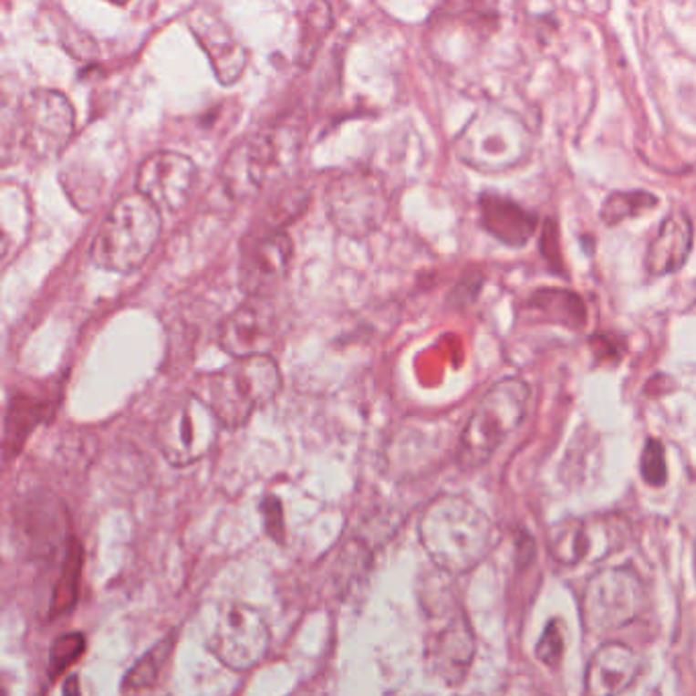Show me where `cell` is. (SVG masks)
I'll return each instance as SVG.
<instances>
[{
	"label": "cell",
	"instance_id": "cell-11",
	"mask_svg": "<svg viewBox=\"0 0 696 696\" xmlns=\"http://www.w3.org/2000/svg\"><path fill=\"white\" fill-rule=\"evenodd\" d=\"M327 213L341 234L369 235L382 225L389 213V194L382 178L366 170L339 176L327 191Z\"/></svg>",
	"mask_w": 696,
	"mask_h": 696
},
{
	"label": "cell",
	"instance_id": "cell-9",
	"mask_svg": "<svg viewBox=\"0 0 696 696\" xmlns=\"http://www.w3.org/2000/svg\"><path fill=\"white\" fill-rule=\"evenodd\" d=\"M629 537V525L618 514L570 517L547 529V549L554 560L574 568L580 564H597L618 552Z\"/></svg>",
	"mask_w": 696,
	"mask_h": 696
},
{
	"label": "cell",
	"instance_id": "cell-1",
	"mask_svg": "<svg viewBox=\"0 0 696 696\" xmlns=\"http://www.w3.org/2000/svg\"><path fill=\"white\" fill-rule=\"evenodd\" d=\"M419 541L441 572H472L493 545V521L460 494H441L427 504L419 521Z\"/></svg>",
	"mask_w": 696,
	"mask_h": 696
},
{
	"label": "cell",
	"instance_id": "cell-15",
	"mask_svg": "<svg viewBox=\"0 0 696 696\" xmlns=\"http://www.w3.org/2000/svg\"><path fill=\"white\" fill-rule=\"evenodd\" d=\"M196 188L194 161L178 151H156L137 171V192L160 211H178L191 201Z\"/></svg>",
	"mask_w": 696,
	"mask_h": 696
},
{
	"label": "cell",
	"instance_id": "cell-20",
	"mask_svg": "<svg viewBox=\"0 0 696 696\" xmlns=\"http://www.w3.org/2000/svg\"><path fill=\"white\" fill-rule=\"evenodd\" d=\"M480 221L483 227L509 247H525L537 229V214L503 194H480Z\"/></svg>",
	"mask_w": 696,
	"mask_h": 696
},
{
	"label": "cell",
	"instance_id": "cell-13",
	"mask_svg": "<svg viewBox=\"0 0 696 696\" xmlns=\"http://www.w3.org/2000/svg\"><path fill=\"white\" fill-rule=\"evenodd\" d=\"M476 656V638L468 615L453 607L443 621L429 631L425 641V666L435 680L460 686L470 674Z\"/></svg>",
	"mask_w": 696,
	"mask_h": 696
},
{
	"label": "cell",
	"instance_id": "cell-27",
	"mask_svg": "<svg viewBox=\"0 0 696 696\" xmlns=\"http://www.w3.org/2000/svg\"><path fill=\"white\" fill-rule=\"evenodd\" d=\"M86 651V638L82 633H66L59 635L51 646L49 656V676L57 678L64 674L68 668L80 660V656Z\"/></svg>",
	"mask_w": 696,
	"mask_h": 696
},
{
	"label": "cell",
	"instance_id": "cell-29",
	"mask_svg": "<svg viewBox=\"0 0 696 696\" xmlns=\"http://www.w3.org/2000/svg\"><path fill=\"white\" fill-rule=\"evenodd\" d=\"M564 629H562V621L560 618H552L545 625L544 635H541L537 646H535V658L541 661V664L547 668H557L562 664L564 658Z\"/></svg>",
	"mask_w": 696,
	"mask_h": 696
},
{
	"label": "cell",
	"instance_id": "cell-17",
	"mask_svg": "<svg viewBox=\"0 0 696 696\" xmlns=\"http://www.w3.org/2000/svg\"><path fill=\"white\" fill-rule=\"evenodd\" d=\"M188 27H191L194 39L201 43L204 54L209 56L221 84L229 86L242 78L247 66V51L217 13L206 6L194 8L188 15Z\"/></svg>",
	"mask_w": 696,
	"mask_h": 696
},
{
	"label": "cell",
	"instance_id": "cell-14",
	"mask_svg": "<svg viewBox=\"0 0 696 696\" xmlns=\"http://www.w3.org/2000/svg\"><path fill=\"white\" fill-rule=\"evenodd\" d=\"M280 338V315L272 298L247 296L219 323V346L234 358L272 356Z\"/></svg>",
	"mask_w": 696,
	"mask_h": 696
},
{
	"label": "cell",
	"instance_id": "cell-28",
	"mask_svg": "<svg viewBox=\"0 0 696 696\" xmlns=\"http://www.w3.org/2000/svg\"><path fill=\"white\" fill-rule=\"evenodd\" d=\"M639 472H641V478L646 480V484L649 486L660 488L666 484L668 480L666 450H664V443L654 440V437H649L646 445H643Z\"/></svg>",
	"mask_w": 696,
	"mask_h": 696
},
{
	"label": "cell",
	"instance_id": "cell-10",
	"mask_svg": "<svg viewBox=\"0 0 696 696\" xmlns=\"http://www.w3.org/2000/svg\"><path fill=\"white\" fill-rule=\"evenodd\" d=\"M270 625L255 607L239 603H227L214 621L209 638V649L223 666L234 672L262 664L270 649Z\"/></svg>",
	"mask_w": 696,
	"mask_h": 696
},
{
	"label": "cell",
	"instance_id": "cell-2",
	"mask_svg": "<svg viewBox=\"0 0 696 696\" xmlns=\"http://www.w3.org/2000/svg\"><path fill=\"white\" fill-rule=\"evenodd\" d=\"M282 389V374L272 356L235 358L217 372L196 376L192 390L209 405L223 427L237 429L276 399Z\"/></svg>",
	"mask_w": 696,
	"mask_h": 696
},
{
	"label": "cell",
	"instance_id": "cell-19",
	"mask_svg": "<svg viewBox=\"0 0 696 696\" xmlns=\"http://www.w3.org/2000/svg\"><path fill=\"white\" fill-rule=\"evenodd\" d=\"M694 244L692 221L684 211H672L661 221L656 237L646 252V270L649 276H670L684 268Z\"/></svg>",
	"mask_w": 696,
	"mask_h": 696
},
{
	"label": "cell",
	"instance_id": "cell-30",
	"mask_svg": "<svg viewBox=\"0 0 696 696\" xmlns=\"http://www.w3.org/2000/svg\"><path fill=\"white\" fill-rule=\"evenodd\" d=\"M109 3H113V5H117V6H125V5L129 3V0H109Z\"/></svg>",
	"mask_w": 696,
	"mask_h": 696
},
{
	"label": "cell",
	"instance_id": "cell-12",
	"mask_svg": "<svg viewBox=\"0 0 696 696\" xmlns=\"http://www.w3.org/2000/svg\"><path fill=\"white\" fill-rule=\"evenodd\" d=\"M21 141L33 158L47 160L66 148L74 133V107L56 90H33L19 109Z\"/></svg>",
	"mask_w": 696,
	"mask_h": 696
},
{
	"label": "cell",
	"instance_id": "cell-21",
	"mask_svg": "<svg viewBox=\"0 0 696 696\" xmlns=\"http://www.w3.org/2000/svg\"><path fill=\"white\" fill-rule=\"evenodd\" d=\"M49 402L29 394H15L8 402L5 421V453L6 458L19 453L27 437L36 431L37 425L49 417Z\"/></svg>",
	"mask_w": 696,
	"mask_h": 696
},
{
	"label": "cell",
	"instance_id": "cell-5",
	"mask_svg": "<svg viewBox=\"0 0 696 696\" xmlns=\"http://www.w3.org/2000/svg\"><path fill=\"white\" fill-rule=\"evenodd\" d=\"M646 584L631 566L598 570L584 587L580 617L584 631L607 638L639 618L646 608Z\"/></svg>",
	"mask_w": 696,
	"mask_h": 696
},
{
	"label": "cell",
	"instance_id": "cell-25",
	"mask_svg": "<svg viewBox=\"0 0 696 696\" xmlns=\"http://www.w3.org/2000/svg\"><path fill=\"white\" fill-rule=\"evenodd\" d=\"M660 199L648 191H617L611 192L600 206V219L605 225H621L627 219H638L648 211H654Z\"/></svg>",
	"mask_w": 696,
	"mask_h": 696
},
{
	"label": "cell",
	"instance_id": "cell-4",
	"mask_svg": "<svg viewBox=\"0 0 696 696\" xmlns=\"http://www.w3.org/2000/svg\"><path fill=\"white\" fill-rule=\"evenodd\" d=\"M529 399V384L514 376L498 380L484 392L455 445V463L462 472H476L493 460L525 421Z\"/></svg>",
	"mask_w": 696,
	"mask_h": 696
},
{
	"label": "cell",
	"instance_id": "cell-24",
	"mask_svg": "<svg viewBox=\"0 0 696 696\" xmlns=\"http://www.w3.org/2000/svg\"><path fill=\"white\" fill-rule=\"evenodd\" d=\"M174 643H176V633H171L168 635V638L158 641L148 654L137 660V664L129 670L121 689L125 692L153 689L160 680V674L164 672L171 651H174Z\"/></svg>",
	"mask_w": 696,
	"mask_h": 696
},
{
	"label": "cell",
	"instance_id": "cell-23",
	"mask_svg": "<svg viewBox=\"0 0 696 696\" xmlns=\"http://www.w3.org/2000/svg\"><path fill=\"white\" fill-rule=\"evenodd\" d=\"M82 566H84V549L76 539H70L66 547V560L59 572V578L54 588V598H51V615H64L72 611L74 605L78 603L80 580H82Z\"/></svg>",
	"mask_w": 696,
	"mask_h": 696
},
{
	"label": "cell",
	"instance_id": "cell-18",
	"mask_svg": "<svg viewBox=\"0 0 696 696\" xmlns=\"http://www.w3.org/2000/svg\"><path fill=\"white\" fill-rule=\"evenodd\" d=\"M643 668L641 656L623 641H607L592 654L584 672V692L592 696L621 694Z\"/></svg>",
	"mask_w": 696,
	"mask_h": 696
},
{
	"label": "cell",
	"instance_id": "cell-8",
	"mask_svg": "<svg viewBox=\"0 0 696 696\" xmlns=\"http://www.w3.org/2000/svg\"><path fill=\"white\" fill-rule=\"evenodd\" d=\"M221 427L209 405L188 392L160 417L156 443L171 466L186 468L213 452Z\"/></svg>",
	"mask_w": 696,
	"mask_h": 696
},
{
	"label": "cell",
	"instance_id": "cell-22",
	"mask_svg": "<svg viewBox=\"0 0 696 696\" xmlns=\"http://www.w3.org/2000/svg\"><path fill=\"white\" fill-rule=\"evenodd\" d=\"M529 306L547 323L564 325L568 329H582L587 323V306L582 298L570 290L541 288L529 298Z\"/></svg>",
	"mask_w": 696,
	"mask_h": 696
},
{
	"label": "cell",
	"instance_id": "cell-16",
	"mask_svg": "<svg viewBox=\"0 0 696 696\" xmlns=\"http://www.w3.org/2000/svg\"><path fill=\"white\" fill-rule=\"evenodd\" d=\"M292 262V242L282 231L249 239L239 264V286L247 296L272 298Z\"/></svg>",
	"mask_w": 696,
	"mask_h": 696
},
{
	"label": "cell",
	"instance_id": "cell-7",
	"mask_svg": "<svg viewBox=\"0 0 696 696\" xmlns=\"http://www.w3.org/2000/svg\"><path fill=\"white\" fill-rule=\"evenodd\" d=\"M298 156V133L292 129H274L244 141L231 153L225 166V186L235 199L252 196L276 176L295 166Z\"/></svg>",
	"mask_w": 696,
	"mask_h": 696
},
{
	"label": "cell",
	"instance_id": "cell-6",
	"mask_svg": "<svg viewBox=\"0 0 696 696\" xmlns=\"http://www.w3.org/2000/svg\"><path fill=\"white\" fill-rule=\"evenodd\" d=\"M529 135L517 115L486 109L472 117L458 140V156L476 170L501 171L525 160Z\"/></svg>",
	"mask_w": 696,
	"mask_h": 696
},
{
	"label": "cell",
	"instance_id": "cell-26",
	"mask_svg": "<svg viewBox=\"0 0 696 696\" xmlns=\"http://www.w3.org/2000/svg\"><path fill=\"white\" fill-rule=\"evenodd\" d=\"M333 27V13L327 0H313L303 21V37H300V62L305 66L313 62L317 49L325 36Z\"/></svg>",
	"mask_w": 696,
	"mask_h": 696
},
{
	"label": "cell",
	"instance_id": "cell-3",
	"mask_svg": "<svg viewBox=\"0 0 696 696\" xmlns=\"http://www.w3.org/2000/svg\"><path fill=\"white\" fill-rule=\"evenodd\" d=\"M161 234L160 209L141 192L127 194L102 219L90 260L102 270L131 274L150 260Z\"/></svg>",
	"mask_w": 696,
	"mask_h": 696
}]
</instances>
